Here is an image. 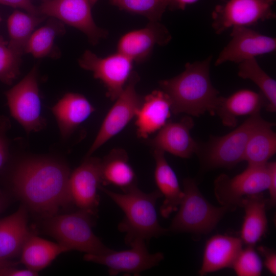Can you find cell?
Instances as JSON below:
<instances>
[{"label": "cell", "mask_w": 276, "mask_h": 276, "mask_svg": "<svg viewBox=\"0 0 276 276\" xmlns=\"http://www.w3.org/2000/svg\"><path fill=\"white\" fill-rule=\"evenodd\" d=\"M70 170L62 160L30 156L17 162L10 175L13 192L33 212L45 219L73 202Z\"/></svg>", "instance_id": "cell-1"}, {"label": "cell", "mask_w": 276, "mask_h": 276, "mask_svg": "<svg viewBox=\"0 0 276 276\" xmlns=\"http://www.w3.org/2000/svg\"><path fill=\"white\" fill-rule=\"evenodd\" d=\"M212 56L192 63L172 78L159 81L162 90L168 96L171 112L199 117L206 112L214 115L219 91L212 84L210 75Z\"/></svg>", "instance_id": "cell-2"}, {"label": "cell", "mask_w": 276, "mask_h": 276, "mask_svg": "<svg viewBox=\"0 0 276 276\" xmlns=\"http://www.w3.org/2000/svg\"><path fill=\"white\" fill-rule=\"evenodd\" d=\"M104 192L123 211L124 217L118 225V229L126 234L125 242L130 244L140 239L149 241L167 233L168 229L162 227L158 221L156 202L162 195L158 190L146 193L134 186L122 193L105 189Z\"/></svg>", "instance_id": "cell-3"}, {"label": "cell", "mask_w": 276, "mask_h": 276, "mask_svg": "<svg viewBox=\"0 0 276 276\" xmlns=\"http://www.w3.org/2000/svg\"><path fill=\"white\" fill-rule=\"evenodd\" d=\"M89 212L79 210L67 214H57L45 218L47 232L68 251L76 250L87 254L102 255L111 252L94 233Z\"/></svg>", "instance_id": "cell-4"}, {"label": "cell", "mask_w": 276, "mask_h": 276, "mask_svg": "<svg viewBox=\"0 0 276 276\" xmlns=\"http://www.w3.org/2000/svg\"><path fill=\"white\" fill-rule=\"evenodd\" d=\"M183 196L169 231L205 234L216 227L225 213V206H216L209 202L190 178L183 180Z\"/></svg>", "instance_id": "cell-5"}, {"label": "cell", "mask_w": 276, "mask_h": 276, "mask_svg": "<svg viewBox=\"0 0 276 276\" xmlns=\"http://www.w3.org/2000/svg\"><path fill=\"white\" fill-rule=\"evenodd\" d=\"M267 122L260 112L250 116L231 132L221 136H212L208 143L200 145L197 154L209 168H232L243 161L250 136Z\"/></svg>", "instance_id": "cell-6"}, {"label": "cell", "mask_w": 276, "mask_h": 276, "mask_svg": "<svg viewBox=\"0 0 276 276\" xmlns=\"http://www.w3.org/2000/svg\"><path fill=\"white\" fill-rule=\"evenodd\" d=\"M37 75L38 66L35 65L22 79L6 93L11 116L28 133L41 130L45 123L41 113Z\"/></svg>", "instance_id": "cell-7"}, {"label": "cell", "mask_w": 276, "mask_h": 276, "mask_svg": "<svg viewBox=\"0 0 276 276\" xmlns=\"http://www.w3.org/2000/svg\"><path fill=\"white\" fill-rule=\"evenodd\" d=\"M269 172L267 164L249 166L241 173L230 177L220 175L214 181V193L217 201L229 209L240 205L247 196L261 194L268 190Z\"/></svg>", "instance_id": "cell-8"}, {"label": "cell", "mask_w": 276, "mask_h": 276, "mask_svg": "<svg viewBox=\"0 0 276 276\" xmlns=\"http://www.w3.org/2000/svg\"><path fill=\"white\" fill-rule=\"evenodd\" d=\"M275 0H228L216 7L212 26L217 34L234 27H247L274 19L272 7Z\"/></svg>", "instance_id": "cell-9"}, {"label": "cell", "mask_w": 276, "mask_h": 276, "mask_svg": "<svg viewBox=\"0 0 276 276\" xmlns=\"http://www.w3.org/2000/svg\"><path fill=\"white\" fill-rule=\"evenodd\" d=\"M133 61L117 52L100 57L88 50L78 60L81 67L89 71L100 80L107 89V96L114 101L123 90L132 73Z\"/></svg>", "instance_id": "cell-10"}, {"label": "cell", "mask_w": 276, "mask_h": 276, "mask_svg": "<svg viewBox=\"0 0 276 276\" xmlns=\"http://www.w3.org/2000/svg\"><path fill=\"white\" fill-rule=\"evenodd\" d=\"M140 80L137 73L133 71L123 90L106 116L97 135L87 153L90 156L109 139L122 130L135 116L143 97L136 91Z\"/></svg>", "instance_id": "cell-11"}, {"label": "cell", "mask_w": 276, "mask_h": 276, "mask_svg": "<svg viewBox=\"0 0 276 276\" xmlns=\"http://www.w3.org/2000/svg\"><path fill=\"white\" fill-rule=\"evenodd\" d=\"M89 0H45L39 6L41 15L56 18L82 32L93 45L108 35L94 20Z\"/></svg>", "instance_id": "cell-12"}, {"label": "cell", "mask_w": 276, "mask_h": 276, "mask_svg": "<svg viewBox=\"0 0 276 276\" xmlns=\"http://www.w3.org/2000/svg\"><path fill=\"white\" fill-rule=\"evenodd\" d=\"M129 246L131 248L126 250H112L102 255L85 254L84 259L106 266L110 275L121 272L139 275L142 271L157 265L164 259L161 252L150 253L144 240L136 239Z\"/></svg>", "instance_id": "cell-13"}, {"label": "cell", "mask_w": 276, "mask_h": 276, "mask_svg": "<svg viewBox=\"0 0 276 276\" xmlns=\"http://www.w3.org/2000/svg\"><path fill=\"white\" fill-rule=\"evenodd\" d=\"M231 39L220 52L215 65L231 61L240 63L246 60L274 52L276 39L247 27L232 28Z\"/></svg>", "instance_id": "cell-14"}, {"label": "cell", "mask_w": 276, "mask_h": 276, "mask_svg": "<svg viewBox=\"0 0 276 276\" xmlns=\"http://www.w3.org/2000/svg\"><path fill=\"white\" fill-rule=\"evenodd\" d=\"M101 159L91 156L70 174L69 187L73 203L94 214L99 205L98 189L101 186Z\"/></svg>", "instance_id": "cell-15"}, {"label": "cell", "mask_w": 276, "mask_h": 276, "mask_svg": "<svg viewBox=\"0 0 276 276\" xmlns=\"http://www.w3.org/2000/svg\"><path fill=\"white\" fill-rule=\"evenodd\" d=\"M171 38L166 26L159 21H150L145 27L122 36L117 44V52L133 62L141 63L150 57L155 45H165Z\"/></svg>", "instance_id": "cell-16"}, {"label": "cell", "mask_w": 276, "mask_h": 276, "mask_svg": "<svg viewBox=\"0 0 276 276\" xmlns=\"http://www.w3.org/2000/svg\"><path fill=\"white\" fill-rule=\"evenodd\" d=\"M194 126L192 117L185 116L178 122L166 123L148 142L153 149L183 158H190L198 153L200 146L190 134Z\"/></svg>", "instance_id": "cell-17"}, {"label": "cell", "mask_w": 276, "mask_h": 276, "mask_svg": "<svg viewBox=\"0 0 276 276\" xmlns=\"http://www.w3.org/2000/svg\"><path fill=\"white\" fill-rule=\"evenodd\" d=\"M267 105V102L261 92L242 89L227 97H219L214 114L219 117L224 126L232 127L236 126L238 117L259 113Z\"/></svg>", "instance_id": "cell-18"}, {"label": "cell", "mask_w": 276, "mask_h": 276, "mask_svg": "<svg viewBox=\"0 0 276 276\" xmlns=\"http://www.w3.org/2000/svg\"><path fill=\"white\" fill-rule=\"evenodd\" d=\"M170 100L162 90H155L143 97L135 114L136 133L139 137L146 139L160 130L171 116Z\"/></svg>", "instance_id": "cell-19"}, {"label": "cell", "mask_w": 276, "mask_h": 276, "mask_svg": "<svg viewBox=\"0 0 276 276\" xmlns=\"http://www.w3.org/2000/svg\"><path fill=\"white\" fill-rule=\"evenodd\" d=\"M95 110L85 97L75 93L65 94L52 108L64 139L68 137Z\"/></svg>", "instance_id": "cell-20"}, {"label": "cell", "mask_w": 276, "mask_h": 276, "mask_svg": "<svg viewBox=\"0 0 276 276\" xmlns=\"http://www.w3.org/2000/svg\"><path fill=\"white\" fill-rule=\"evenodd\" d=\"M31 234L25 204L20 205L15 213L0 219V260H10L20 256Z\"/></svg>", "instance_id": "cell-21"}, {"label": "cell", "mask_w": 276, "mask_h": 276, "mask_svg": "<svg viewBox=\"0 0 276 276\" xmlns=\"http://www.w3.org/2000/svg\"><path fill=\"white\" fill-rule=\"evenodd\" d=\"M242 243L240 238L234 236L218 234L211 237L204 246L199 274L202 275L232 267Z\"/></svg>", "instance_id": "cell-22"}, {"label": "cell", "mask_w": 276, "mask_h": 276, "mask_svg": "<svg viewBox=\"0 0 276 276\" xmlns=\"http://www.w3.org/2000/svg\"><path fill=\"white\" fill-rule=\"evenodd\" d=\"M155 161L154 178L159 192L164 197L160 208L161 215L168 218L177 211L183 196L177 176L167 161L165 152L153 149Z\"/></svg>", "instance_id": "cell-23"}, {"label": "cell", "mask_w": 276, "mask_h": 276, "mask_svg": "<svg viewBox=\"0 0 276 276\" xmlns=\"http://www.w3.org/2000/svg\"><path fill=\"white\" fill-rule=\"evenodd\" d=\"M268 201L262 193L247 196L240 206L244 210V220L240 232V239L247 246H254L265 234L268 221L266 206Z\"/></svg>", "instance_id": "cell-24"}, {"label": "cell", "mask_w": 276, "mask_h": 276, "mask_svg": "<svg viewBox=\"0 0 276 276\" xmlns=\"http://www.w3.org/2000/svg\"><path fill=\"white\" fill-rule=\"evenodd\" d=\"M101 183L111 185L125 192L137 185L136 177L129 163L128 155L121 148L113 149L101 160Z\"/></svg>", "instance_id": "cell-25"}, {"label": "cell", "mask_w": 276, "mask_h": 276, "mask_svg": "<svg viewBox=\"0 0 276 276\" xmlns=\"http://www.w3.org/2000/svg\"><path fill=\"white\" fill-rule=\"evenodd\" d=\"M68 251L59 243H55L31 234L26 240L20 255V262L34 271L48 266L56 257Z\"/></svg>", "instance_id": "cell-26"}, {"label": "cell", "mask_w": 276, "mask_h": 276, "mask_svg": "<svg viewBox=\"0 0 276 276\" xmlns=\"http://www.w3.org/2000/svg\"><path fill=\"white\" fill-rule=\"evenodd\" d=\"M274 124L267 122L251 135L246 146L243 160L249 166H263L276 152V134L272 129Z\"/></svg>", "instance_id": "cell-27"}, {"label": "cell", "mask_w": 276, "mask_h": 276, "mask_svg": "<svg viewBox=\"0 0 276 276\" xmlns=\"http://www.w3.org/2000/svg\"><path fill=\"white\" fill-rule=\"evenodd\" d=\"M46 17L18 10L13 12L7 20L8 42L11 49L20 56L25 54L27 44L35 29Z\"/></svg>", "instance_id": "cell-28"}, {"label": "cell", "mask_w": 276, "mask_h": 276, "mask_svg": "<svg viewBox=\"0 0 276 276\" xmlns=\"http://www.w3.org/2000/svg\"><path fill=\"white\" fill-rule=\"evenodd\" d=\"M238 76L252 81L265 98L268 111L276 110V81L271 78L260 66L256 58L246 60L239 63Z\"/></svg>", "instance_id": "cell-29"}, {"label": "cell", "mask_w": 276, "mask_h": 276, "mask_svg": "<svg viewBox=\"0 0 276 276\" xmlns=\"http://www.w3.org/2000/svg\"><path fill=\"white\" fill-rule=\"evenodd\" d=\"M50 18L45 25L33 32L26 47L25 54H31L38 58L51 54L56 37L65 30L60 20Z\"/></svg>", "instance_id": "cell-30"}, {"label": "cell", "mask_w": 276, "mask_h": 276, "mask_svg": "<svg viewBox=\"0 0 276 276\" xmlns=\"http://www.w3.org/2000/svg\"><path fill=\"white\" fill-rule=\"evenodd\" d=\"M121 10L141 15L150 21H159L170 0H109Z\"/></svg>", "instance_id": "cell-31"}, {"label": "cell", "mask_w": 276, "mask_h": 276, "mask_svg": "<svg viewBox=\"0 0 276 276\" xmlns=\"http://www.w3.org/2000/svg\"><path fill=\"white\" fill-rule=\"evenodd\" d=\"M21 56L13 51L0 35V81L11 84L20 74Z\"/></svg>", "instance_id": "cell-32"}, {"label": "cell", "mask_w": 276, "mask_h": 276, "mask_svg": "<svg viewBox=\"0 0 276 276\" xmlns=\"http://www.w3.org/2000/svg\"><path fill=\"white\" fill-rule=\"evenodd\" d=\"M262 267L261 259L253 246L242 248L232 266L239 276H259Z\"/></svg>", "instance_id": "cell-33"}, {"label": "cell", "mask_w": 276, "mask_h": 276, "mask_svg": "<svg viewBox=\"0 0 276 276\" xmlns=\"http://www.w3.org/2000/svg\"><path fill=\"white\" fill-rule=\"evenodd\" d=\"M8 122L6 118H0V171L9 159V143L6 136L9 126Z\"/></svg>", "instance_id": "cell-34"}, {"label": "cell", "mask_w": 276, "mask_h": 276, "mask_svg": "<svg viewBox=\"0 0 276 276\" xmlns=\"http://www.w3.org/2000/svg\"><path fill=\"white\" fill-rule=\"evenodd\" d=\"M0 4L13 8L22 9L32 14L41 15L38 7L35 6L31 0H0Z\"/></svg>", "instance_id": "cell-35"}, {"label": "cell", "mask_w": 276, "mask_h": 276, "mask_svg": "<svg viewBox=\"0 0 276 276\" xmlns=\"http://www.w3.org/2000/svg\"><path fill=\"white\" fill-rule=\"evenodd\" d=\"M267 165L269 172V184L268 190L269 193L268 205L274 206L276 203V163L268 162Z\"/></svg>", "instance_id": "cell-36"}, {"label": "cell", "mask_w": 276, "mask_h": 276, "mask_svg": "<svg viewBox=\"0 0 276 276\" xmlns=\"http://www.w3.org/2000/svg\"><path fill=\"white\" fill-rule=\"evenodd\" d=\"M259 250L264 257V264L266 269L272 274H276V254L264 247H260Z\"/></svg>", "instance_id": "cell-37"}, {"label": "cell", "mask_w": 276, "mask_h": 276, "mask_svg": "<svg viewBox=\"0 0 276 276\" xmlns=\"http://www.w3.org/2000/svg\"><path fill=\"white\" fill-rule=\"evenodd\" d=\"M38 273L28 268L18 269L16 266L9 268L4 273V276H36Z\"/></svg>", "instance_id": "cell-38"}, {"label": "cell", "mask_w": 276, "mask_h": 276, "mask_svg": "<svg viewBox=\"0 0 276 276\" xmlns=\"http://www.w3.org/2000/svg\"><path fill=\"white\" fill-rule=\"evenodd\" d=\"M198 0H170L168 7L171 10L185 9L188 5L193 4Z\"/></svg>", "instance_id": "cell-39"}, {"label": "cell", "mask_w": 276, "mask_h": 276, "mask_svg": "<svg viewBox=\"0 0 276 276\" xmlns=\"http://www.w3.org/2000/svg\"><path fill=\"white\" fill-rule=\"evenodd\" d=\"M17 263L10 260H0V276H4L5 272L10 267L16 266Z\"/></svg>", "instance_id": "cell-40"}, {"label": "cell", "mask_w": 276, "mask_h": 276, "mask_svg": "<svg viewBox=\"0 0 276 276\" xmlns=\"http://www.w3.org/2000/svg\"><path fill=\"white\" fill-rule=\"evenodd\" d=\"M7 196L3 193H0V213L5 208L8 203Z\"/></svg>", "instance_id": "cell-41"}, {"label": "cell", "mask_w": 276, "mask_h": 276, "mask_svg": "<svg viewBox=\"0 0 276 276\" xmlns=\"http://www.w3.org/2000/svg\"><path fill=\"white\" fill-rule=\"evenodd\" d=\"M89 1H90L91 6H93L97 2L98 0H89Z\"/></svg>", "instance_id": "cell-42"}, {"label": "cell", "mask_w": 276, "mask_h": 276, "mask_svg": "<svg viewBox=\"0 0 276 276\" xmlns=\"http://www.w3.org/2000/svg\"><path fill=\"white\" fill-rule=\"evenodd\" d=\"M0 20H1V17H0Z\"/></svg>", "instance_id": "cell-43"}, {"label": "cell", "mask_w": 276, "mask_h": 276, "mask_svg": "<svg viewBox=\"0 0 276 276\" xmlns=\"http://www.w3.org/2000/svg\"><path fill=\"white\" fill-rule=\"evenodd\" d=\"M43 1H45V0H43Z\"/></svg>", "instance_id": "cell-44"}]
</instances>
